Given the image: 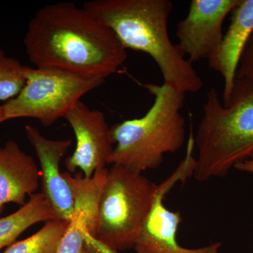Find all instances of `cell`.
Here are the masks:
<instances>
[{"mask_svg": "<svg viewBox=\"0 0 253 253\" xmlns=\"http://www.w3.org/2000/svg\"><path fill=\"white\" fill-rule=\"evenodd\" d=\"M24 46L37 68H62L105 78L126 61L115 33L84 7L72 2L46 5L28 24Z\"/></svg>", "mask_w": 253, "mask_h": 253, "instance_id": "obj_1", "label": "cell"}, {"mask_svg": "<svg viewBox=\"0 0 253 253\" xmlns=\"http://www.w3.org/2000/svg\"><path fill=\"white\" fill-rule=\"evenodd\" d=\"M83 6L108 26L126 49L149 54L165 84L184 94L202 89L204 83L192 63L168 34L170 0H92Z\"/></svg>", "mask_w": 253, "mask_h": 253, "instance_id": "obj_2", "label": "cell"}, {"mask_svg": "<svg viewBox=\"0 0 253 253\" xmlns=\"http://www.w3.org/2000/svg\"><path fill=\"white\" fill-rule=\"evenodd\" d=\"M203 110L194 139L199 156L194 174L200 181L225 177L253 154V84L235 79L226 106L216 88H211Z\"/></svg>", "mask_w": 253, "mask_h": 253, "instance_id": "obj_3", "label": "cell"}, {"mask_svg": "<svg viewBox=\"0 0 253 253\" xmlns=\"http://www.w3.org/2000/svg\"><path fill=\"white\" fill-rule=\"evenodd\" d=\"M154 104L140 118L111 126L113 147L109 164L141 174L159 167L165 155L174 154L185 141V120L181 111L185 95L172 86L146 84Z\"/></svg>", "mask_w": 253, "mask_h": 253, "instance_id": "obj_4", "label": "cell"}, {"mask_svg": "<svg viewBox=\"0 0 253 253\" xmlns=\"http://www.w3.org/2000/svg\"><path fill=\"white\" fill-rule=\"evenodd\" d=\"M158 189L142 174L113 165L100 197L96 241L115 252L134 249Z\"/></svg>", "mask_w": 253, "mask_h": 253, "instance_id": "obj_5", "label": "cell"}, {"mask_svg": "<svg viewBox=\"0 0 253 253\" xmlns=\"http://www.w3.org/2000/svg\"><path fill=\"white\" fill-rule=\"evenodd\" d=\"M26 83L14 99L2 105L4 121L34 118L43 126H52L88 92L102 85L105 78L62 68L24 66Z\"/></svg>", "mask_w": 253, "mask_h": 253, "instance_id": "obj_6", "label": "cell"}, {"mask_svg": "<svg viewBox=\"0 0 253 253\" xmlns=\"http://www.w3.org/2000/svg\"><path fill=\"white\" fill-rule=\"evenodd\" d=\"M74 131V152L65 160L68 172L81 169L83 176L91 178L97 169L106 168L112 154L111 130L104 113L91 109L80 101L65 116Z\"/></svg>", "mask_w": 253, "mask_h": 253, "instance_id": "obj_7", "label": "cell"}, {"mask_svg": "<svg viewBox=\"0 0 253 253\" xmlns=\"http://www.w3.org/2000/svg\"><path fill=\"white\" fill-rule=\"evenodd\" d=\"M240 0H192L176 26L178 46L191 63L209 59L222 41L224 19Z\"/></svg>", "mask_w": 253, "mask_h": 253, "instance_id": "obj_8", "label": "cell"}, {"mask_svg": "<svg viewBox=\"0 0 253 253\" xmlns=\"http://www.w3.org/2000/svg\"><path fill=\"white\" fill-rule=\"evenodd\" d=\"M25 133L41 164L43 194L49 200L58 219L70 222L74 211V198L59 166L72 141L48 139L31 125L25 126Z\"/></svg>", "mask_w": 253, "mask_h": 253, "instance_id": "obj_9", "label": "cell"}, {"mask_svg": "<svg viewBox=\"0 0 253 253\" xmlns=\"http://www.w3.org/2000/svg\"><path fill=\"white\" fill-rule=\"evenodd\" d=\"M164 189L158 186L152 208L136 241V253H219L221 244L214 243L199 249H186L178 244L176 232L181 212L169 211L163 204Z\"/></svg>", "mask_w": 253, "mask_h": 253, "instance_id": "obj_10", "label": "cell"}, {"mask_svg": "<svg viewBox=\"0 0 253 253\" xmlns=\"http://www.w3.org/2000/svg\"><path fill=\"white\" fill-rule=\"evenodd\" d=\"M231 23L220 46L210 58L208 66L224 79L223 105L229 103L241 55L253 31V0H240L233 9Z\"/></svg>", "mask_w": 253, "mask_h": 253, "instance_id": "obj_11", "label": "cell"}, {"mask_svg": "<svg viewBox=\"0 0 253 253\" xmlns=\"http://www.w3.org/2000/svg\"><path fill=\"white\" fill-rule=\"evenodd\" d=\"M41 173L36 161L14 141L0 147V214L9 204H26L39 186Z\"/></svg>", "mask_w": 253, "mask_h": 253, "instance_id": "obj_12", "label": "cell"}, {"mask_svg": "<svg viewBox=\"0 0 253 253\" xmlns=\"http://www.w3.org/2000/svg\"><path fill=\"white\" fill-rule=\"evenodd\" d=\"M99 198L91 191L74 196V211L56 253H90L86 234L96 239L99 224Z\"/></svg>", "mask_w": 253, "mask_h": 253, "instance_id": "obj_13", "label": "cell"}, {"mask_svg": "<svg viewBox=\"0 0 253 253\" xmlns=\"http://www.w3.org/2000/svg\"><path fill=\"white\" fill-rule=\"evenodd\" d=\"M58 219L49 200L42 192L30 196L16 212L0 217V251L14 244L28 228L42 221Z\"/></svg>", "mask_w": 253, "mask_h": 253, "instance_id": "obj_14", "label": "cell"}, {"mask_svg": "<svg viewBox=\"0 0 253 253\" xmlns=\"http://www.w3.org/2000/svg\"><path fill=\"white\" fill-rule=\"evenodd\" d=\"M68 223L59 219L46 221L41 230L11 244L3 253H56Z\"/></svg>", "mask_w": 253, "mask_h": 253, "instance_id": "obj_15", "label": "cell"}, {"mask_svg": "<svg viewBox=\"0 0 253 253\" xmlns=\"http://www.w3.org/2000/svg\"><path fill=\"white\" fill-rule=\"evenodd\" d=\"M24 66L0 49V101L14 99L22 90L26 83Z\"/></svg>", "mask_w": 253, "mask_h": 253, "instance_id": "obj_16", "label": "cell"}, {"mask_svg": "<svg viewBox=\"0 0 253 253\" xmlns=\"http://www.w3.org/2000/svg\"><path fill=\"white\" fill-rule=\"evenodd\" d=\"M236 79L244 80L253 84V31L241 55Z\"/></svg>", "mask_w": 253, "mask_h": 253, "instance_id": "obj_17", "label": "cell"}, {"mask_svg": "<svg viewBox=\"0 0 253 253\" xmlns=\"http://www.w3.org/2000/svg\"><path fill=\"white\" fill-rule=\"evenodd\" d=\"M234 168L239 169V170L245 171V172L253 174V163L250 162L249 160H246L243 162L238 163Z\"/></svg>", "mask_w": 253, "mask_h": 253, "instance_id": "obj_18", "label": "cell"}, {"mask_svg": "<svg viewBox=\"0 0 253 253\" xmlns=\"http://www.w3.org/2000/svg\"><path fill=\"white\" fill-rule=\"evenodd\" d=\"M3 122H4V111H3L2 106H0V124Z\"/></svg>", "mask_w": 253, "mask_h": 253, "instance_id": "obj_19", "label": "cell"}, {"mask_svg": "<svg viewBox=\"0 0 253 253\" xmlns=\"http://www.w3.org/2000/svg\"><path fill=\"white\" fill-rule=\"evenodd\" d=\"M248 160H249L250 162L253 163V154L251 155V157H250Z\"/></svg>", "mask_w": 253, "mask_h": 253, "instance_id": "obj_20", "label": "cell"}]
</instances>
